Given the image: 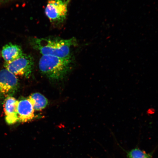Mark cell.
<instances>
[{"mask_svg": "<svg viewBox=\"0 0 158 158\" xmlns=\"http://www.w3.org/2000/svg\"><path fill=\"white\" fill-rule=\"evenodd\" d=\"M74 38L69 39L58 38H32L30 44L42 55H49L61 58H71L70 48L76 44Z\"/></svg>", "mask_w": 158, "mask_h": 158, "instance_id": "cell-1", "label": "cell"}, {"mask_svg": "<svg viewBox=\"0 0 158 158\" xmlns=\"http://www.w3.org/2000/svg\"><path fill=\"white\" fill-rule=\"evenodd\" d=\"M72 58H61L49 55H43L40 59V72L48 78L59 80L64 78L72 68Z\"/></svg>", "mask_w": 158, "mask_h": 158, "instance_id": "cell-2", "label": "cell"}, {"mask_svg": "<svg viewBox=\"0 0 158 158\" xmlns=\"http://www.w3.org/2000/svg\"><path fill=\"white\" fill-rule=\"evenodd\" d=\"M34 62L30 55L23 54L21 56L12 62H5L4 66L15 76L28 78L32 73Z\"/></svg>", "mask_w": 158, "mask_h": 158, "instance_id": "cell-3", "label": "cell"}, {"mask_svg": "<svg viewBox=\"0 0 158 158\" xmlns=\"http://www.w3.org/2000/svg\"><path fill=\"white\" fill-rule=\"evenodd\" d=\"M70 0H49L45 13L51 22L60 23L66 18Z\"/></svg>", "mask_w": 158, "mask_h": 158, "instance_id": "cell-4", "label": "cell"}, {"mask_svg": "<svg viewBox=\"0 0 158 158\" xmlns=\"http://www.w3.org/2000/svg\"><path fill=\"white\" fill-rule=\"evenodd\" d=\"M19 85L16 76L5 69L0 71V100L14 95Z\"/></svg>", "mask_w": 158, "mask_h": 158, "instance_id": "cell-5", "label": "cell"}, {"mask_svg": "<svg viewBox=\"0 0 158 158\" xmlns=\"http://www.w3.org/2000/svg\"><path fill=\"white\" fill-rule=\"evenodd\" d=\"M19 101L13 96L8 97L4 102L3 109L6 122L9 125H12L19 121L17 106Z\"/></svg>", "mask_w": 158, "mask_h": 158, "instance_id": "cell-6", "label": "cell"}, {"mask_svg": "<svg viewBox=\"0 0 158 158\" xmlns=\"http://www.w3.org/2000/svg\"><path fill=\"white\" fill-rule=\"evenodd\" d=\"M35 110L29 99L19 101L17 111L19 121L25 123L32 120L35 117Z\"/></svg>", "mask_w": 158, "mask_h": 158, "instance_id": "cell-7", "label": "cell"}, {"mask_svg": "<svg viewBox=\"0 0 158 158\" xmlns=\"http://www.w3.org/2000/svg\"><path fill=\"white\" fill-rule=\"evenodd\" d=\"M2 55L5 62L9 63L20 57L23 54L21 47L19 45L9 43L3 47Z\"/></svg>", "mask_w": 158, "mask_h": 158, "instance_id": "cell-8", "label": "cell"}, {"mask_svg": "<svg viewBox=\"0 0 158 158\" xmlns=\"http://www.w3.org/2000/svg\"><path fill=\"white\" fill-rule=\"evenodd\" d=\"M28 99L32 104L34 110H40L43 109L46 107L48 103L47 98L39 93L31 94Z\"/></svg>", "mask_w": 158, "mask_h": 158, "instance_id": "cell-9", "label": "cell"}, {"mask_svg": "<svg viewBox=\"0 0 158 158\" xmlns=\"http://www.w3.org/2000/svg\"><path fill=\"white\" fill-rule=\"evenodd\" d=\"M127 158H152V153H147L138 148L126 151Z\"/></svg>", "mask_w": 158, "mask_h": 158, "instance_id": "cell-10", "label": "cell"}, {"mask_svg": "<svg viewBox=\"0 0 158 158\" xmlns=\"http://www.w3.org/2000/svg\"><path fill=\"white\" fill-rule=\"evenodd\" d=\"M9 1H11V0H0V2H3Z\"/></svg>", "mask_w": 158, "mask_h": 158, "instance_id": "cell-11", "label": "cell"}]
</instances>
